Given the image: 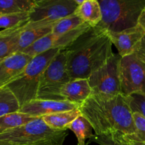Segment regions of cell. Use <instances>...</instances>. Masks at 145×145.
Listing matches in <instances>:
<instances>
[{
	"instance_id": "5b68a950",
	"label": "cell",
	"mask_w": 145,
	"mask_h": 145,
	"mask_svg": "<svg viewBox=\"0 0 145 145\" xmlns=\"http://www.w3.org/2000/svg\"><path fill=\"white\" fill-rule=\"evenodd\" d=\"M71 80L67 69L65 50H61L42 73L36 99L64 101L61 91Z\"/></svg>"
},
{
	"instance_id": "7a4b0ae2",
	"label": "cell",
	"mask_w": 145,
	"mask_h": 145,
	"mask_svg": "<svg viewBox=\"0 0 145 145\" xmlns=\"http://www.w3.org/2000/svg\"><path fill=\"white\" fill-rule=\"evenodd\" d=\"M107 31L91 27L65 50L71 80L88 79L114 55Z\"/></svg>"
},
{
	"instance_id": "ffe728a7",
	"label": "cell",
	"mask_w": 145,
	"mask_h": 145,
	"mask_svg": "<svg viewBox=\"0 0 145 145\" xmlns=\"http://www.w3.org/2000/svg\"><path fill=\"white\" fill-rule=\"evenodd\" d=\"M68 129L74 133L77 138L78 144H86V139H91L93 135L92 133V130L93 129L91 125L90 124L89 120L82 115L75 119L69 125Z\"/></svg>"
},
{
	"instance_id": "30bf717a",
	"label": "cell",
	"mask_w": 145,
	"mask_h": 145,
	"mask_svg": "<svg viewBox=\"0 0 145 145\" xmlns=\"http://www.w3.org/2000/svg\"><path fill=\"white\" fill-rule=\"evenodd\" d=\"M91 27L89 24L85 23L79 28L65 33H50L33 43L31 46L22 51V52L30 56L35 57L51 49H66Z\"/></svg>"
},
{
	"instance_id": "5bb4252c",
	"label": "cell",
	"mask_w": 145,
	"mask_h": 145,
	"mask_svg": "<svg viewBox=\"0 0 145 145\" xmlns=\"http://www.w3.org/2000/svg\"><path fill=\"white\" fill-rule=\"evenodd\" d=\"M92 94L88 79H75L69 81L63 87L61 96L64 101L81 106Z\"/></svg>"
},
{
	"instance_id": "2e32d148",
	"label": "cell",
	"mask_w": 145,
	"mask_h": 145,
	"mask_svg": "<svg viewBox=\"0 0 145 145\" xmlns=\"http://www.w3.org/2000/svg\"><path fill=\"white\" fill-rule=\"evenodd\" d=\"M25 24L0 31V62L18 52L20 34Z\"/></svg>"
},
{
	"instance_id": "e575fe53",
	"label": "cell",
	"mask_w": 145,
	"mask_h": 145,
	"mask_svg": "<svg viewBox=\"0 0 145 145\" xmlns=\"http://www.w3.org/2000/svg\"><path fill=\"white\" fill-rule=\"evenodd\" d=\"M0 145H3V144H0Z\"/></svg>"
},
{
	"instance_id": "484cf974",
	"label": "cell",
	"mask_w": 145,
	"mask_h": 145,
	"mask_svg": "<svg viewBox=\"0 0 145 145\" xmlns=\"http://www.w3.org/2000/svg\"><path fill=\"white\" fill-rule=\"evenodd\" d=\"M127 99L133 112H138L145 118V95L133 94Z\"/></svg>"
},
{
	"instance_id": "ac0fdd59",
	"label": "cell",
	"mask_w": 145,
	"mask_h": 145,
	"mask_svg": "<svg viewBox=\"0 0 145 145\" xmlns=\"http://www.w3.org/2000/svg\"><path fill=\"white\" fill-rule=\"evenodd\" d=\"M82 116L79 108L67 111L58 112L42 116V119L48 127L56 130H67L69 125Z\"/></svg>"
},
{
	"instance_id": "836d02e7",
	"label": "cell",
	"mask_w": 145,
	"mask_h": 145,
	"mask_svg": "<svg viewBox=\"0 0 145 145\" xmlns=\"http://www.w3.org/2000/svg\"><path fill=\"white\" fill-rule=\"evenodd\" d=\"M77 145H86V144H78Z\"/></svg>"
},
{
	"instance_id": "1f68e13d",
	"label": "cell",
	"mask_w": 145,
	"mask_h": 145,
	"mask_svg": "<svg viewBox=\"0 0 145 145\" xmlns=\"http://www.w3.org/2000/svg\"><path fill=\"white\" fill-rule=\"evenodd\" d=\"M31 1H33V2H34V3H35V4H36V3L40 2V1H45V0H31Z\"/></svg>"
},
{
	"instance_id": "277c9868",
	"label": "cell",
	"mask_w": 145,
	"mask_h": 145,
	"mask_svg": "<svg viewBox=\"0 0 145 145\" xmlns=\"http://www.w3.org/2000/svg\"><path fill=\"white\" fill-rule=\"evenodd\" d=\"M101 8L102 21L98 28L108 32H118L137 25L145 8V0H98Z\"/></svg>"
},
{
	"instance_id": "4dcf8cb0",
	"label": "cell",
	"mask_w": 145,
	"mask_h": 145,
	"mask_svg": "<svg viewBox=\"0 0 145 145\" xmlns=\"http://www.w3.org/2000/svg\"><path fill=\"white\" fill-rule=\"evenodd\" d=\"M73 1H74L75 3H76L78 5H80V4H82V3L84 2L85 1H86V0H73Z\"/></svg>"
},
{
	"instance_id": "6da1fadb",
	"label": "cell",
	"mask_w": 145,
	"mask_h": 145,
	"mask_svg": "<svg viewBox=\"0 0 145 145\" xmlns=\"http://www.w3.org/2000/svg\"><path fill=\"white\" fill-rule=\"evenodd\" d=\"M79 110L95 131L91 141L101 145L135 142L133 112L128 99L123 94L113 97L92 94Z\"/></svg>"
},
{
	"instance_id": "8992f818",
	"label": "cell",
	"mask_w": 145,
	"mask_h": 145,
	"mask_svg": "<svg viewBox=\"0 0 145 145\" xmlns=\"http://www.w3.org/2000/svg\"><path fill=\"white\" fill-rule=\"evenodd\" d=\"M67 130H56L48 127L42 118H37L19 127L0 134L3 145H30L42 140L67 136Z\"/></svg>"
},
{
	"instance_id": "4316f807",
	"label": "cell",
	"mask_w": 145,
	"mask_h": 145,
	"mask_svg": "<svg viewBox=\"0 0 145 145\" xmlns=\"http://www.w3.org/2000/svg\"><path fill=\"white\" fill-rule=\"evenodd\" d=\"M135 55L140 59V61L145 64V35L142 39L139 45H137L135 51L134 52Z\"/></svg>"
},
{
	"instance_id": "52a82bcc",
	"label": "cell",
	"mask_w": 145,
	"mask_h": 145,
	"mask_svg": "<svg viewBox=\"0 0 145 145\" xmlns=\"http://www.w3.org/2000/svg\"><path fill=\"white\" fill-rule=\"evenodd\" d=\"M120 59L121 56L119 54H114L103 67L95 71L88 78L92 94L105 97L122 94L120 79Z\"/></svg>"
},
{
	"instance_id": "83f0119b",
	"label": "cell",
	"mask_w": 145,
	"mask_h": 145,
	"mask_svg": "<svg viewBox=\"0 0 145 145\" xmlns=\"http://www.w3.org/2000/svg\"><path fill=\"white\" fill-rule=\"evenodd\" d=\"M66 137L67 136H64V137L42 140V141L38 142L30 145H63V142Z\"/></svg>"
},
{
	"instance_id": "e0dca14e",
	"label": "cell",
	"mask_w": 145,
	"mask_h": 145,
	"mask_svg": "<svg viewBox=\"0 0 145 145\" xmlns=\"http://www.w3.org/2000/svg\"><path fill=\"white\" fill-rule=\"evenodd\" d=\"M74 14L91 27H96L102 21L101 8L98 0H86L78 5Z\"/></svg>"
},
{
	"instance_id": "9a60e30c",
	"label": "cell",
	"mask_w": 145,
	"mask_h": 145,
	"mask_svg": "<svg viewBox=\"0 0 145 145\" xmlns=\"http://www.w3.org/2000/svg\"><path fill=\"white\" fill-rule=\"evenodd\" d=\"M55 23L38 25L27 22L20 34L18 52H22L41 38L52 33V27Z\"/></svg>"
},
{
	"instance_id": "d6a6232c",
	"label": "cell",
	"mask_w": 145,
	"mask_h": 145,
	"mask_svg": "<svg viewBox=\"0 0 145 145\" xmlns=\"http://www.w3.org/2000/svg\"><path fill=\"white\" fill-rule=\"evenodd\" d=\"M133 143V145H145L143 143H140V142H132Z\"/></svg>"
},
{
	"instance_id": "4fadbf2b",
	"label": "cell",
	"mask_w": 145,
	"mask_h": 145,
	"mask_svg": "<svg viewBox=\"0 0 145 145\" xmlns=\"http://www.w3.org/2000/svg\"><path fill=\"white\" fill-rule=\"evenodd\" d=\"M33 57L22 52H17L0 62V88L21 74Z\"/></svg>"
},
{
	"instance_id": "7c38bea8",
	"label": "cell",
	"mask_w": 145,
	"mask_h": 145,
	"mask_svg": "<svg viewBox=\"0 0 145 145\" xmlns=\"http://www.w3.org/2000/svg\"><path fill=\"white\" fill-rule=\"evenodd\" d=\"M80 106L67 101L40 100L35 99L21 107L20 113L32 117L40 118L47 115L79 108Z\"/></svg>"
},
{
	"instance_id": "d6986e66",
	"label": "cell",
	"mask_w": 145,
	"mask_h": 145,
	"mask_svg": "<svg viewBox=\"0 0 145 145\" xmlns=\"http://www.w3.org/2000/svg\"><path fill=\"white\" fill-rule=\"evenodd\" d=\"M37 118L32 117L25 113L16 112L9 113L0 117V134L19 127L30 121L35 120Z\"/></svg>"
},
{
	"instance_id": "9c48e42d",
	"label": "cell",
	"mask_w": 145,
	"mask_h": 145,
	"mask_svg": "<svg viewBox=\"0 0 145 145\" xmlns=\"http://www.w3.org/2000/svg\"><path fill=\"white\" fill-rule=\"evenodd\" d=\"M78 4L73 0H45L35 4L28 22L38 25L53 24L74 14Z\"/></svg>"
},
{
	"instance_id": "f546056e",
	"label": "cell",
	"mask_w": 145,
	"mask_h": 145,
	"mask_svg": "<svg viewBox=\"0 0 145 145\" xmlns=\"http://www.w3.org/2000/svg\"><path fill=\"white\" fill-rule=\"evenodd\" d=\"M109 145H133V143L128 142H121L115 143V144H110Z\"/></svg>"
},
{
	"instance_id": "f1b7e54d",
	"label": "cell",
	"mask_w": 145,
	"mask_h": 145,
	"mask_svg": "<svg viewBox=\"0 0 145 145\" xmlns=\"http://www.w3.org/2000/svg\"><path fill=\"white\" fill-rule=\"evenodd\" d=\"M137 24L140 25L145 31V8L142 11L141 14L139 16L138 21H137Z\"/></svg>"
},
{
	"instance_id": "d4e9b609",
	"label": "cell",
	"mask_w": 145,
	"mask_h": 145,
	"mask_svg": "<svg viewBox=\"0 0 145 145\" xmlns=\"http://www.w3.org/2000/svg\"><path fill=\"white\" fill-rule=\"evenodd\" d=\"M133 119L136 129L134 142H140L145 144V118L138 112H133Z\"/></svg>"
},
{
	"instance_id": "cb8c5ba5",
	"label": "cell",
	"mask_w": 145,
	"mask_h": 145,
	"mask_svg": "<svg viewBox=\"0 0 145 145\" xmlns=\"http://www.w3.org/2000/svg\"><path fill=\"white\" fill-rule=\"evenodd\" d=\"M29 12L14 13L0 15V29L16 28L28 22Z\"/></svg>"
},
{
	"instance_id": "7402d4cb",
	"label": "cell",
	"mask_w": 145,
	"mask_h": 145,
	"mask_svg": "<svg viewBox=\"0 0 145 145\" xmlns=\"http://www.w3.org/2000/svg\"><path fill=\"white\" fill-rule=\"evenodd\" d=\"M34 5L31 0H0V15L30 12Z\"/></svg>"
},
{
	"instance_id": "44dd1931",
	"label": "cell",
	"mask_w": 145,
	"mask_h": 145,
	"mask_svg": "<svg viewBox=\"0 0 145 145\" xmlns=\"http://www.w3.org/2000/svg\"><path fill=\"white\" fill-rule=\"evenodd\" d=\"M21 108L14 93L7 87L0 88V117L19 111Z\"/></svg>"
},
{
	"instance_id": "603a6c76",
	"label": "cell",
	"mask_w": 145,
	"mask_h": 145,
	"mask_svg": "<svg viewBox=\"0 0 145 145\" xmlns=\"http://www.w3.org/2000/svg\"><path fill=\"white\" fill-rule=\"evenodd\" d=\"M85 24L84 21L75 14L56 21L52 27L53 33H65L73 31Z\"/></svg>"
},
{
	"instance_id": "8fae6325",
	"label": "cell",
	"mask_w": 145,
	"mask_h": 145,
	"mask_svg": "<svg viewBox=\"0 0 145 145\" xmlns=\"http://www.w3.org/2000/svg\"><path fill=\"white\" fill-rule=\"evenodd\" d=\"M112 44L116 46L121 57L134 53L137 45L145 35V31L137 24L133 28L118 32H108Z\"/></svg>"
},
{
	"instance_id": "ba28073f",
	"label": "cell",
	"mask_w": 145,
	"mask_h": 145,
	"mask_svg": "<svg viewBox=\"0 0 145 145\" xmlns=\"http://www.w3.org/2000/svg\"><path fill=\"white\" fill-rule=\"evenodd\" d=\"M120 79L123 96L145 95V64L134 54L121 57Z\"/></svg>"
},
{
	"instance_id": "3957f363",
	"label": "cell",
	"mask_w": 145,
	"mask_h": 145,
	"mask_svg": "<svg viewBox=\"0 0 145 145\" xmlns=\"http://www.w3.org/2000/svg\"><path fill=\"white\" fill-rule=\"evenodd\" d=\"M61 49H51L33 57L24 72L7 85L14 93L21 107L37 99L42 73Z\"/></svg>"
}]
</instances>
